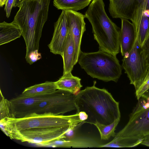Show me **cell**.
<instances>
[{"instance_id": "32", "label": "cell", "mask_w": 149, "mask_h": 149, "mask_svg": "<svg viewBox=\"0 0 149 149\" xmlns=\"http://www.w3.org/2000/svg\"><path fill=\"white\" fill-rule=\"evenodd\" d=\"M27 0H15L13 7H19L24 2Z\"/></svg>"}, {"instance_id": "28", "label": "cell", "mask_w": 149, "mask_h": 149, "mask_svg": "<svg viewBox=\"0 0 149 149\" xmlns=\"http://www.w3.org/2000/svg\"><path fill=\"white\" fill-rule=\"evenodd\" d=\"M142 47L149 66V35L144 41Z\"/></svg>"}, {"instance_id": "31", "label": "cell", "mask_w": 149, "mask_h": 149, "mask_svg": "<svg viewBox=\"0 0 149 149\" xmlns=\"http://www.w3.org/2000/svg\"><path fill=\"white\" fill-rule=\"evenodd\" d=\"M141 144L149 147V135L145 136L143 138Z\"/></svg>"}, {"instance_id": "26", "label": "cell", "mask_w": 149, "mask_h": 149, "mask_svg": "<svg viewBox=\"0 0 149 149\" xmlns=\"http://www.w3.org/2000/svg\"><path fill=\"white\" fill-rule=\"evenodd\" d=\"M84 123V121H83L70 127L64 134L63 139L70 140L76 137V132L78 129Z\"/></svg>"}, {"instance_id": "29", "label": "cell", "mask_w": 149, "mask_h": 149, "mask_svg": "<svg viewBox=\"0 0 149 149\" xmlns=\"http://www.w3.org/2000/svg\"><path fill=\"white\" fill-rule=\"evenodd\" d=\"M15 1V0H7L5 4L4 10L6 11V17L9 18L10 16L11 10Z\"/></svg>"}, {"instance_id": "17", "label": "cell", "mask_w": 149, "mask_h": 149, "mask_svg": "<svg viewBox=\"0 0 149 149\" xmlns=\"http://www.w3.org/2000/svg\"><path fill=\"white\" fill-rule=\"evenodd\" d=\"M61 56L63 62V74L71 72L75 65V47L72 35L68 31Z\"/></svg>"}, {"instance_id": "1", "label": "cell", "mask_w": 149, "mask_h": 149, "mask_svg": "<svg viewBox=\"0 0 149 149\" xmlns=\"http://www.w3.org/2000/svg\"><path fill=\"white\" fill-rule=\"evenodd\" d=\"M86 87L76 95L77 113L84 111L88 115L85 123L93 124L96 122L105 125L120 118L119 103L110 93L95 85Z\"/></svg>"}, {"instance_id": "22", "label": "cell", "mask_w": 149, "mask_h": 149, "mask_svg": "<svg viewBox=\"0 0 149 149\" xmlns=\"http://www.w3.org/2000/svg\"><path fill=\"white\" fill-rule=\"evenodd\" d=\"M143 139V138L136 139L114 137L111 141L104 144H102L100 147H133L141 144Z\"/></svg>"}, {"instance_id": "25", "label": "cell", "mask_w": 149, "mask_h": 149, "mask_svg": "<svg viewBox=\"0 0 149 149\" xmlns=\"http://www.w3.org/2000/svg\"><path fill=\"white\" fill-rule=\"evenodd\" d=\"M149 88V68L145 78L139 88L135 90L136 97L138 100Z\"/></svg>"}, {"instance_id": "16", "label": "cell", "mask_w": 149, "mask_h": 149, "mask_svg": "<svg viewBox=\"0 0 149 149\" xmlns=\"http://www.w3.org/2000/svg\"><path fill=\"white\" fill-rule=\"evenodd\" d=\"M21 28L13 20L10 23L3 21L0 23V45L7 43L22 36Z\"/></svg>"}, {"instance_id": "14", "label": "cell", "mask_w": 149, "mask_h": 149, "mask_svg": "<svg viewBox=\"0 0 149 149\" xmlns=\"http://www.w3.org/2000/svg\"><path fill=\"white\" fill-rule=\"evenodd\" d=\"M121 20L120 45L121 55L124 56L129 53L134 46L137 33L134 25L128 19H121Z\"/></svg>"}, {"instance_id": "13", "label": "cell", "mask_w": 149, "mask_h": 149, "mask_svg": "<svg viewBox=\"0 0 149 149\" xmlns=\"http://www.w3.org/2000/svg\"><path fill=\"white\" fill-rule=\"evenodd\" d=\"M68 33L65 10H63L54 25L52 39L48 46L50 52L55 54L62 56L63 49Z\"/></svg>"}, {"instance_id": "27", "label": "cell", "mask_w": 149, "mask_h": 149, "mask_svg": "<svg viewBox=\"0 0 149 149\" xmlns=\"http://www.w3.org/2000/svg\"><path fill=\"white\" fill-rule=\"evenodd\" d=\"M38 50L31 51L28 55L25 56V59L27 63L31 65L42 58L41 54L38 52Z\"/></svg>"}, {"instance_id": "8", "label": "cell", "mask_w": 149, "mask_h": 149, "mask_svg": "<svg viewBox=\"0 0 149 149\" xmlns=\"http://www.w3.org/2000/svg\"><path fill=\"white\" fill-rule=\"evenodd\" d=\"M76 95L57 89L39 102L35 113L57 115L77 110Z\"/></svg>"}, {"instance_id": "11", "label": "cell", "mask_w": 149, "mask_h": 149, "mask_svg": "<svg viewBox=\"0 0 149 149\" xmlns=\"http://www.w3.org/2000/svg\"><path fill=\"white\" fill-rule=\"evenodd\" d=\"M68 31L72 35L75 47L74 63L78 62L81 51V45L83 34L86 31L84 15L71 10H65Z\"/></svg>"}, {"instance_id": "34", "label": "cell", "mask_w": 149, "mask_h": 149, "mask_svg": "<svg viewBox=\"0 0 149 149\" xmlns=\"http://www.w3.org/2000/svg\"><path fill=\"white\" fill-rule=\"evenodd\" d=\"M7 0H0V6L3 7L5 4Z\"/></svg>"}, {"instance_id": "2", "label": "cell", "mask_w": 149, "mask_h": 149, "mask_svg": "<svg viewBox=\"0 0 149 149\" xmlns=\"http://www.w3.org/2000/svg\"><path fill=\"white\" fill-rule=\"evenodd\" d=\"M51 0H28L19 7L14 20L22 30L26 45L25 56L39 49L43 26L47 21Z\"/></svg>"}, {"instance_id": "5", "label": "cell", "mask_w": 149, "mask_h": 149, "mask_svg": "<svg viewBox=\"0 0 149 149\" xmlns=\"http://www.w3.org/2000/svg\"><path fill=\"white\" fill-rule=\"evenodd\" d=\"M78 62L88 75L105 82H117L122 74V67L116 56L99 50L91 52L81 51Z\"/></svg>"}, {"instance_id": "23", "label": "cell", "mask_w": 149, "mask_h": 149, "mask_svg": "<svg viewBox=\"0 0 149 149\" xmlns=\"http://www.w3.org/2000/svg\"><path fill=\"white\" fill-rule=\"evenodd\" d=\"M120 120V118L116 119L112 123L107 125L97 122H96L93 125L97 128L100 134L101 139L107 140L111 136H115L116 134L115 131Z\"/></svg>"}, {"instance_id": "10", "label": "cell", "mask_w": 149, "mask_h": 149, "mask_svg": "<svg viewBox=\"0 0 149 149\" xmlns=\"http://www.w3.org/2000/svg\"><path fill=\"white\" fill-rule=\"evenodd\" d=\"M109 11L113 18L125 19L136 24L145 10L149 11V0H109Z\"/></svg>"}, {"instance_id": "15", "label": "cell", "mask_w": 149, "mask_h": 149, "mask_svg": "<svg viewBox=\"0 0 149 149\" xmlns=\"http://www.w3.org/2000/svg\"><path fill=\"white\" fill-rule=\"evenodd\" d=\"M102 144L94 139L88 137H77L70 140L60 139L49 143L48 146L63 148L100 147Z\"/></svg>"}, {"instance_id": "19", "label": "cell", "mask_w": 149, "mask_h": 149, "mask_svg": "<svg viewBox=\"0 0 149 149\" xmlns=\"http://www.w3.org/2000/svg\"><path fill=\"white\" fill-rule=\"evenodd\" d=\"M55 82L46 81L26 88L22 95L25 96H34L48 94L57 90Z\"/></svg>"}, {"instance_id": "30", "label": "cell", "mask_w": 149, "mask_h": 149, "mask_svg": "<svg viewBox=\"0 0 149 149\" xmlns=\"http://www.w3.org/2000/svg\"><path fill=\"white\" fill-rule=\"evenodd\" d=\"M79 118L82 121H85L88 118V115L84 111H80L78 113Z\"/></svg>"}, {"instance_id": "9", "label": "cell", "mask_w": 149, "mask_h": 149, "mask_svg": "<svg viewBox=\"0 0 149 149\" xmlns=\"http://www.w3.org/2000/svg\"><path fill=\"white\" fill-rule=\"evenodd\" d=\"M71 126L29 129L10 132L8 136L11 139L22 142H26L40 146H46L54 141L63 139L64 134Z\"/></svg>"}, {"instance_id": "6", "label": "cell", "mask_w": 149, "mask_h": 149, "mask_svg": "<svg viewBox=\"0 0 149 149\" xmlns=\"http://www.w3.org/2000/svg\"><path fill=\"white\" fill-rule=\"evenodd\" d=\"M138 100L128 123L115 137L140 139L149 135V97Z\"/></svg>"}, {"instance_id": "21", "label": "cell", "mask_w": 149, "mask_h": 149, "mask_svg": "<svg viewBox=\"0 0 149 149\" xmlns=\"http://www.w3.org/2000/svg\"><path fill=\"white\" fill-rule=\"evenodd\" d=\"M134 26L139 42L142 46L149 35V11L143 12L141 18Z\"/></svg>"}, {"instance_id": "4", "label": "cell", "mask_w": 149, "mask_h": 149, "mask_svg": "<svg viewBox=\"0 0 149 149\" xmlns=\"http://www.w3.org/2000/svg\"><path fill=\"white\" fill-rule=\"evenodd\" d=\"M83 121L78 114L56 115L33 113L20 118H7L0 121V127L7 135L11 132L38 128H62L70 127Z\"/></svg>"}, {"instance_id": "33", "label": "cell", "mask_w": 149, "mask_h": 149, "mask_svg": "<svg viewBox=\"0 0 149 149\" xmlns=\"http://www.w3.org/2000/svg\"><path fill=\"white\" fill-rule=\"evenodd\" d=\"M141 97L147 98L149 97V88L143 95Z\"/></svg>"}, {"instance_id": "24", "label": "cell", "mask_w": 149, "mask_h": 149, "mask_svg": "<svg viewBox=\"0 0 149 149\" xmlns=\"http://www.w3.org/2000/svg\"><path fill=\"white\" fill-rule=\"evenodd\" d=\"M1 92L0 120L7 118H12L10 100L5 99Z\"/></svg>"}, {"instance_id": "3", "label": "cell", "mask_w": 149, "mask_h": 149, "mask_svg": "<svg viewBox=\"0 0 149 149\" xmlns=\"http://www.w3.org/2000/svg\"><path fill=\"white\" fill-rule=\"evenodd\" d=\"M103 0H93L85 13L99 50L116 56L120 52V29L107 15Z\"/></svg>"}, {"instance_id": "12", "label": "cell", "mask_w": 149, "mask_h": 149, "mask_svg": "<svg viewBox=\"0 0 149 149\" xmlns=\"http://www.w3.org/2000/svg\"><path fill=\"white\" fill-rule=\"evenodd\" d=\"M50 94L34 96H25L21 94L10 100L12 118L23 117L35 113L38 103Z\"/></svg>"}, {"instance_id": "18", "label": "cell", "mask_w": 149, "mask_h": 149, "mask_svg": "<svg viewBox=\"0 0 149 149\" xmlns=\"http://www.w3.org/2000/svg\"><path fill=\"white\" fill-rule=\"evenodd\" d=\"M81 81L80 78L73 76L70 72L63 74L55 83L57 89L66 91L76 95L82 87Z\"/></svg>"}, {"instance_id": "20", "label": "cell", "mask_w": 149, "mask_h": 149, "mask_svg": "<svg viewBox=\"0 0 149 149\" xmlns=\"http://www.w3.org/2000/svg\"><path fill=\"white\" fill-rule=\"evenodd\" d=\"M92 0H54L53 5L58 10L77 11L88 6Z\"/></svg>"}, {"instance_id": "7", "label": "cell", "mask_w": 149, "mask_h": 149, "mask_svg": "<svg viewBox=\"0 0 149 149\" xmlns=\"http://www.w3.org/2000/svg\"><path fill=\"white\" fill-rule=\"evenodd\" d=\"M122 66L125 72L136 90L143 81L149 68L142 46L139 43L137 34L133 48L123 56Z\"/></svg>"}]
</instances>
